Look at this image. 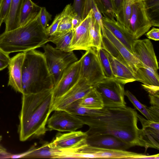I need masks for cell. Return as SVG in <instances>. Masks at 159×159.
Returning <instances> with one entry per match:
<instances>
[{
  "instance_id": "52",
  "label": "cell",
  "mask_w": 159,
  "mask_h": 159,
  "mask_svg": "<svg viewBox=\"0 0 159 159\" xmlns=\"http://www.w3.org/2000/svg\"><path fill=\"white\" fill-rule=\"evenodd\" d=\"M2 137L1 136H0V141L2 140Z\"/></svg>"
},
{
  "instance_id": "10",
  "label": "cell",
  "mask_w": 159,
  "mask_h": 159,
  "mask_svg": "<svg viewBox=\"0 0 159 159\" xmlns=\"http://www.w3.org/2000/svg\"><path fill=\"white\" fill-rule=\"evenodd\" d=\"M93 88L85 79L80 77L72 87L61 96L54 101L52 112L64 110L73 102L83 98Z\"/></svg>"
},
{
  "instance_id": "2",
  "label": "cell",
  "mask_w": 159,
  "mask_h": 159,
  "mask_svg": "<svg viewBox=\"0 0 159 159\" xmlns=\"http://www.w3.org/2000/svg\"><path fill=\"white\" fill-rule=\"evenodd\" d=\"M53 89L35 93L22 94L21 109L19 116L20 140L24 141L32 136L43 135L52 112Z\"/></svg>"
},
{
  "instance_id": "11",
  "label": "cell",
  "mask_w": 159,
  "mask_h": 159,
  "mask_svg": "<svg viewBox=\"0 0 159 159\" xmlns=\"http://www.w3.org/2000/svg\"><path fill=\"white\" fill-rule=\"evenodd\" d=\"M93 11L91 10L80 24L73 30L70 45L71 51H87L92 47L90 28Z\"/></svg>"
},
{
  "instance_id": "28",
  "label": "cell",
  "mask_w": 159,
  "mask_h": 159,
  "mask_svg": "<svg viewBox=\"0 0 159 159\" xmlns=\"http://www.w3.org/2000/svg\"><path fill=\"white\" fill-rule=\"evenodd\" d=\"M102 27L93 16H92L90 34L92 47L101 48L102 43Z\"/></svg>"
},
{
  "instance_id": "20",
  "label": "cell",
  "mask_w": 159,
  "mask_h": 159,
  "mask_svg": "<svg viewBox=\"0 0 159 159\" xmlns=\"http://www.w3.org/2000/svg\"><path fill=\"white\" fill-rule=\"evenodd\" d=\"M108 54L112 73L115 80L124 84L138 81L134 72L127 65Z\"/></svg>"
},
{
  "instance_id": "13",
  "label": "cell",
  "mask_w": 159,
  "mask_h": 159,
  "mask_svg": "<svg viewBox=\"0 0 159 159\" xmlns=\"http://www.w3.org/2000/svg\"><path fill=\"white\" fill-rule=\"evenodd\" d=\"M133 52L143 66L156 70L159 69L153 45L149 39L135 40L133 44Z\"/></svg>"
},
{
  "instance_id": "39",
  "label": "cell",
  "mask_w": 159,
  "mask_h": 159,
  "mask_svg": "<svg viewBox=\"0 0 159 159\" xmlns=\"http://www.w3.org/2000/svg\"><path fill=\"white\" fill-rule=\"evenodd\" d=\"M85 0H74L72 6L74 12L77 13L81 19Z\"/></svg>"
},
{
  "instance_id": "1",
  "label": "cell",
  "mask_w": 159,
  "mask_h": 159,
  "mask_svg": "<svg viewBox=\"0 0 159 159\" xmlns=\"http://www.w3.org/2000/svg\"><path fill=\"white\" fill-rule=\"evenodd\" d=\"M137 112L126 106L89 109L78 118L88 125L87 135L108 134L122 141L131 147L139 146L156 148L157 142L144 129L137 126Z\"/></svg>"
},
{
  "instance_id": "36",
  "label": "cell",
  "mask_w": 159,
  "mask_h": 159,
  "mask_svg": "<svg viewBox=\"0 0 159 159\" xmlns=\"http://www.w3.org/2000/svg\"><path fill=\"white\" fill-rule=\"evenodd\" d=\"M64 15V11L63 10L61 13L56 15L52 24L46 28L45 31L48 37L52 35L56 31Z\"/></svg>"
},
{
  "instance_id": "34",
  "label": "cell",
  "mask_w": 159,
  "mask_h": 159,
  "mask_svg": "<svg viewBox=\"0 0 159 159\" xmlns=\"http://www.w3.org/2000/svg\"><path fill=\"white\" fill-rule=\"evenodd\" d=\"M101 13L104 17L111 19H114L115 15L113 11L111 0H94Z\"/></svg>"
},
{
  "instance_id": "24",
  "label": "cell",
  "mask_w": 159,
  "mask_h": 159,
  "mask_svg": "<svg viewBox=\"0 0 159 159\" xmlns=\"http://www.w3.org/2000/svg\"><path fill=\"white\" fill-rule=\"evenodd\" d=\"M138 81L143 84L159 86V76L157 70L143 66L135 73Z\"/></svg>"
},
{
  "instance_id": "38",
  "label": "cell",
  "mask_w": 159,
  "mask_h": 159,
  "mask_svg": "<svg viewBox=\"0 0 159 159\" xmlns=\"http://www.w3.org/2000/svg\"><path fill=\"white\" fill-rule=\"evenodd\" d=\"M137 117L138 120H139L142 124L143 129L150 127L159 130V122L145 119L138 114Z\"/></svg>"
},
{
  "instance_id": "49",
  "label": "cell",
  "mask_w": 159,
  "mask_h": 159,
  "mask_svg": "<svg viewBox=\"0 0 159 159\" xmlns=\"http://www.w3.org/2000/svg\"><path fill=\"white\" fill-rule=\"evenodd\" d=\"M3 0H0V9Z\"/></svg>"
},
{
  "instance_id": "44",
  "label": "cell",
  "mask_w": 159,
  "mask_h": 159,
  "mask_svg": "<svg viewBox=\"0 0 159 159\" xmlns=\"http://www.w3.org/2000/svg\"><path fill=\"white\" fill-rule=\"evenodd\" d=\"M124 0H111L115 17L118 13Z\"/></svg>"
},
{
  "instance_id": "40",
  "label": "cell",
  "mask_w": 159,
  "mask_h": 159,
  "mask_svg": "<svg viewBox=\"0 0 159 159\" xmlns=\"http://www.w3.org/2000/svg\"><path fill=\"white\" fill-rule=\"evenodd\" d=\"M147 37L149 39H151L156 41L159 40V29L153 27L152 29L148 31L146 34Z\"/></svg>"
},
{
  "instance_id": "21",
  "label": "cell",
  "mask_w": 159,
  "mask_h": 159,
  "mask_svg": "<svg viewBox=\"0 0 159 159\" xmlns=\"http://www.w3.org/2000/svg\"><path fill=\"white\" fill-rule=\"evenodd\" d=\"M41 8L31 0H25L19 13V27L25 25L37 19L39 15Z\"/></svg>"
},
{
  "instance_id": "18",
  "label": "cell",
  "mask_w": 159,
  "mask_h": 159,
  "mask_svg": "<svg viewBox=\"0 0 159 159\" xmlns=\"http://www.w3.org/2000/svg\"><path fill=\"white\" fill-rule=\"evenodd\" d=\"M90 148L94 158L147 159L149 157L144 153L126 150L103 148L91 146Z\"/></svg>"
},
{
  "instance_id": "30",
  "label": "cell",
  "mask_w": 159,
  "mask_h": 159,
  "mask_svg": "<svg viewBox=\"0 0 159 159\" xmlns=\"http://www.w3.org/2000/svg\"><path fill=\"white\" fill-rule=\"evenodd\" d=\"M147 13L152 26H159V0L143 1Z\"/></svg>"
},
{
  "instance_id": "6",
  "label": "cell",
  "mask_w": 159,
  "mask_h": 159,
  "mask_svg": "<svg viewBox=\"0 0 159 159\" xmlns=\"http://www.w3.org/2000/svg\"><path fill=\"white\" fill-rule=\"evenodd\" d=\"M80 77L85 79L94 87L106 78L99 59L97 48L91 47L79 59Z\"/></svg>"
},
{
  "instance_id": "53",
  "label": "cell",
  "mask_w": 159,
  "mask_h": 159,
  "mask_svg": "<svg viewBox=\"0 0 159 159\" xmlns=\"http://www.w3.org/2000/svg\"><path fill=\"white\" fill-rule=\"evenodd\" d=\"M146 0H143V1H146Z\"/></svg>"
},
{
  "instance_id": "51",
  "label": "cell",
  "mask_w": 159,
  "mask_h": 159,
  "mask_svg": "<svg viewBox=\"0 0 159 159\" xmlns=\"http://www.w3.org/2000/svg\"><path fill=\"white\" fill-rule=\"evenodd\" d=\"M2 21H1L0 19V27L1 26V25L2 24Z\"/></svg>"
},
{
  "instance_id": "25",
  "label": "cell",
  "mask_w": 159,
  "mask_h": 159,
  "mask_svg": "<svg viewBox=\"0 0 159 159\" xmlns=\"http://www.w3.org/2000/svg\"><path fill=\"white\" fill-rule=\"evenodd\" d=\"M74 31L63 32H54L48 38V42H51L56 46V48L65 51H70V45Z\"/></svg>"
},
{
  "instance_id": "4",
  "label": "cell",
  "mask_w": 159,
  "mask_h": 159,
  "mask_svg": "<svg viewBox=\"0 0 159 159\" xmlns=\"http://www.w3.org/2000/svg\"><path fill=\"white\" fill-rule=\"evenodd\" d=\"M45 30L38 18L33 21L0 35V48L10 54L42 47L48 42Z\"/></svg>"
},
{
  "instance_id": "47",
  "label": "cell",
  "mask_w": 159,
  "mask_h": 159,
  "mask_svg": "<svg viewBox=\"0 0 159 159\" xmlns=\"http://www.w3.org/2000/svg\"><path fill=\"white\" fill-rule=\"evenodd\" d=\"M9 62L0 59V71L6 68L8 66Z\"/></svg>"
},
{
  "instance_id": "46",
  "label": "cell",
  "mask_w": 159,
  "mask_h": 159,
  "mask_svg": "<svg viewBox=\"0 0 159 159\" xmlns=\"http://www.w3.org/2000/svg\"><path fill=\"white\" fill-rule=\"evenodd\" d=\"M0 59L9 62L11 58L9 54L4 52L0 48Z\"/></svg>"
},
{
  "instance_id": "37",
  "label": "cell",
  "mask_w": 159,
  "mask_h": 159,
  "mask_svg": "<svg viewBox=\"0 0 159 159\" xmlns=\"http://www.w3.org/2000/svg\"><path fill=\"white\" fill-rule=\"evenodd\" d=\"M11 0H3L0 9V19L2 23L4 22L10 8Z\"/></svg>"
},
{
  "instance_id": "35",
  "label": "cell",
  "mask_w": 159,
  "mask_h": 159,
  "mask_svg": "<svg viewBox=\"0 0 159 159\" xmlns=\"http://www.w3.org/2000/svg\"><path fill=\"white\" fill-rule=\"evenodd\" d=\"M52 20V15L45 7H41L38 20L42 27L46 29L48 22Z\"/></svg>"
},
{
  "instance_id": "26",
  "label": "cell",
  "mask_w": 159,
  "mask_h": 159,
  "mask_svg": "<svg viewBox=\"0 0 159 159\" xmlns=\"http://www.w3.org/2000/svg\"><path fill=\"white\" fill-rule=\"evenodd\" d=\"M79 102L81 106L91 109H100L104 107L101 95L94 87L83 98L79 100Z\"/></svg>"
},
{
  "instance_id": "32",
  "label": "cell",
  "mask_w": 159,
  "mask_h": 159,
  "mask_svg": "<svg viewBox=\"0 0 159 159\" xmlns=\"http://www.w3.org/2000/svg\"><path fill=\"white\" fill-rule=\"evenodd\" d=\"M97 49L100 61L106 77L114 78L108 52L102 47Z\"/></svg>"
},
{
  "instance_id": "50",
  "label": "cell",
  "mask_w": 159,
  "mask_h": 159,
  "mask_svg": "<svg viewBox=\"0 0 159 159\" xmlns=\"http://www.w3.org/2000/svg\"><path fill=\"white\" fill-rule=\"evenodd\" d=\"M134 2L139 1H143V0H134Z\"/></svg>"
},
{
  "instance_id": "31",
  "label": "cell",
  "mask_w": 159,
  "mask_h": 159,
  "mask_svg": "<svg viewBox=\"0 0 159 159\" xmlns=\"http://www.w3.org/2000/svg\"><path fill=\"white\" fill-rule=\"evenodd\" d=\"M93 11V15L94 18L102 27V16L99 11L94 0H86L82 17V20L87 16L90 11Z\"/></svg>"
},
{
  "instance_id": "9",
  "label": "cell",
  "mask_w": 159,
  "mask_h": 159,
  "mask_svg": "<svg viewBox=\"0 0 159 159\" xmlns=\"http://www.w3.org/2000/svg\"><path fill=\"white\" fill-rule=\"evenodd\" d=\"M47 124L48 130L62 132L75 131L84 125L80 120L65 110L55 111Z\"/></svg>"
},
{
  "instance_id": "16",
  "label": "cell",
  "mask_w": 159,
  "mask_h": 159,
  "mask_svg": "<svg viewBox=\"0 0 159 159\" xmlns=\"http://www.w3.org/2000/svg\"><path fill=\"white\" fill-rule=\"evenodd\" d=\"M102 31L134 73L138 68L143 66L138 57L130 52L109 30L103 26L102 29Z\"/></svg>"
},
{
  "instance_id": "45",
  "label": "cell",
  "mask_w": 159,
  "mask_h": 159,
  "mask_svg": "<svg viewBox=\"0 0 159 159\" xmlns=\"http://www.w3.org/2000/svg\"><path fill=\"white\" fill-rule=\"evenodd\" d=\"M144 129L159 142V130L150 127H148Z\"/></svg>"
},
{
  "instance_id": "12",
  "label": "cell",
  "mask_w": 159,
  "mask_h": 159,
  "mask_svg": "<svg viewBox=\"0 0 159 159\" xmlns=\"http://www.w3.org/2000/svg\"><path fill=\"white\" fill-rule=\"evenodd\" d=\"M80 66L79 60L65 70L58 82L53 89V102L63 95L79 80L80 78Z\"/></svg>"
},
{
  "instance_id": "7",
  "label": "cell",
  "mask_w": 159,
  "mask_h": 159,
  "mask_svg": "<svg viewBox=\"0 0 159 159\" xmlns=\"http://www.w3.org/2000/svg\"><path fill=\"white\" fill-rule=\"evenodd\" d=\"M125 84L114 78H106L94 87L100 93L104 107H115L125 106Z\"/></svg>"
},
{
  "instance_id": "29",
  "label": "cell",
  "mask_w": 159,
  "mask_h": 159,
  "mask_svg": "<svg viewBox=\"0 0 159 159\" xmlns=\"http://www.w3.org/2000/svg\"><path fill=\"white\" fill-rule=\"evenodd\" d=\"M64 15L55 32L63 33L72 30V20L74 11L72 6L67 5L63 10Z\"/></svg>"
},
{
  "instance_id": "42",
  "label": "cell",
  "mask_w": 159,
  "mask_h": 159,
  "mask_svg": "<svg viewBox=\"0 0 159 159\" xmlns=\"http://www.w3.org/2000/svg\"><path fill=\"white\" fill-rule=\"evenodd\" d=\"M82 21L81 18L76 13L74 12L72 20V30H75L80 24Z\"/></svg>"
},
{
  "instance_id": "23",
  "label": "cell",
  "mask_w": 159,
  "mask_h": 159,
  "mask_svg": "<svg viewBox=\"0 0 159 159\" xmlns=\"http://www.w3.org/2000/svg\"><path fill=\"white\" fill-rule=\"evenodd\" d=\"M25 0H11L10 10L4 23L5 32L9 31L19 27L20 12Z\"/></svg>"
},
{
  "instance_id": "15",
  "label": "cell",
  "mask_w": 159,
  "mask_h": 159,
  "mask_svg": "<svg viewBox=\"0 0 159 159\" xmlns=\"http://www.w3.org/2000/svg\"><path fill=\"white\" fill-rule=\"evenodd\" d=\"M86 143L93 147L126 150L131 147L118 138L108 134L87 135Z\"/></svg>"
},
{
  "instance_id": "22",
  "label": "cell",
  "mask_w": 159,
  "mask_h": 159,
  "mask_svg": "<svg viewBox=\"0 0 159 159\" xmlns=\"http://www.w3.org/2000/svg\"><path fill=\"white\" fill-rule=\"evenodd\" d=\"M25 158H57L61 151L53 146L51 142L46 143L39 148L32 147Z\"/></svg>"
},
{
  "instance_id": "43",
  "label": "cell",
  "mask_w": 159,
  "mask_h": 159,
  "mask_svg": "<svg viewBox=\"0 0 159 159\" xmlns=\"http://www.w3.org/2000/svg\"><path fill=\"white\" fill-rule=\"evenodd\" d=\"M150 103L152 106L159 107V93L154 95L149 94Z\"/></svg>"
},
{
  "instance_id": "48",
  "label": "cell",
  "mask_w": 159,
  "mask_h": 159,
  "mask_svg": "<svg viewBox=\"0 0 159 159\" xmlns=\"http://www.w3.org/2000/svg\"><path fill=\"white\" fill-rule=\"evenodd\" d=\"M8 153L6 149L0 145V155H6Z\"/></svg>"
},
{
  "instance_id": "8",
  "label": "cell",
  "mask_w": 159,
  "mask_h": 159,
  "mask_svg": "<svg viewBox=\"0 0 159 159\" xmlns=\"http://www.w3.org/2000/svg\"><path fill=\"white\" fill-rule=\"evenodd\" d=\"M143 1L135 2L127 31L134 40L138 39L152 26Z\"/></svg>"
},
{
  "instance_id": "3",
  "label": "cell",
  "mask_w": 159,
  "mask_h": 159,
  "mask_svg": "<svg viewBox=\"0 0 159 159\" xmlns=\"http://www.w3.org/2000/svg\"><path fill=\"white\" fill-rule=\"evenodd\" d=\"M24 53L22 67V94L37 93L53 89V80L43 53L35 49Z\"/></svg>"
},
{
  "instance_id": "14",
  "label": "cell",
  "mask_w": 159,
  "mask_h": 159,
  "mask_svg": "<svg viewBox=\"0 0 159 159\" xmlns=\"http://www.w3.org/2000/svg\"><path fill=\"white\" fill-rule=\"evenodd\" d=\"M86 132L74 131L58 133L51 142L53 146L61 151L69 150L86 142Z\"/></svg>"
},
{
  "instance_id": "33",
  "label": "cell",
  "mask_w": 159,
  "mask_h": 159,
  "mask_svg": "<svg viewBox=\"0 0 159 159\" xmlns=\"http://www.w3.org/2000/svg\"><path fill=\"white\" fill-rule=\"evenodd\" d=\"M125 95L127 97L134 107L139 111L147 119L154 121L149 112L148 107L141 103L129 91L127 90L125 91Z\"/></svg>"
},
{
  "instance_id": "41",
  "label": "cell",
  "mask_w": 159,
  "mask_h": 159,
  "mask_svg": "<svg viewBox=\"0 0 159 159\" xmlns=\"http://www.w3.org/2000/svg\"><path fill=\"white\" fill-rule=\"evenodd\" d=\"M143 89L151 95H154L159 93V86L147 85L143 84L141 85Z\"/></svg>"
},
{
  "instance_id": "5",
  "label": "cell",
  "mask_w": 159,
  "mask_h": 159,
  "mask_svg": "<svg viewBox=\"0 0 159 159\" xmlns=\"http://www.w3.org/2000/svg\"><path fill=\"white\" fill-rule=\"evenodd\" d=\"M46 63L52 76L54 87L65 70L78 60L73 51H65L47 44L42 47Z\"/></svg>"
},
{
  "instance_id": "19",
  "label": "cell",
  "mask_w": 159,
  "mask_h": 159,
  "mask_svg": "<svg viewBox=\"0 0 159 159\" xmlns=\"http://www.w3.org/2000/svg\"><path fill=\"white\" fill-rule=\"evenodd\" d=\"M103 26L109 30L112 34L132 53L134 40L129 34L114 19H110L102 16Z\"/></svg>"
},
{
  "instance_id": "17",
  "label": "cell",
  "mask_w": 159,
  "mask_h": 159,
  "mask_svg": "<svg viewBox=\"0 0 159 159\" xmlns=\"http://www.w3.org/2000/svg\"><path fill=\"white\" fill-rule=\"evenodd\" d=\"M24 56V52L16 54L11 58L8 66V85L11 86L16 91L21 93L22 67Z\"/></svg>"
},
{
  "instance_id": "27",
  "label": "cell",
  "mask_w": 159,
  "mask_h": 159,
  "mask_svg": "<svg viewBox=\"0 0 159 159\" xmlns=\"http://www.w3.org/2000/svg\"><path fill=\"white\" fill-rule=\"evenodd\" d=\"M134 0H124L116 16V21L127 31L129 24Z\"/></svg>"
}]
</instances>
